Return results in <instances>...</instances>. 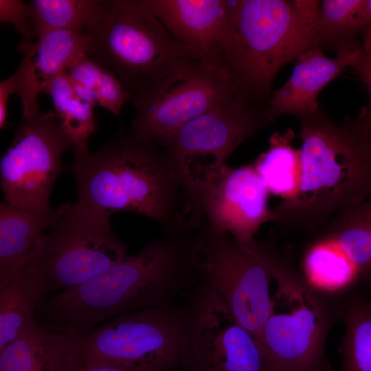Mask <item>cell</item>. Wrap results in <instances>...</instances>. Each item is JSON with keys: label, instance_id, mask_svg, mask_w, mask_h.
I'll return each mask as SVG.
<instances>
[{"label": "cell", "instance_id": "1", "mask_svg": "<svg viewBox=\"0 0 371 371\" xmlns=\"http://www.w3.org/2000/svg\"><path fill=\"white\" fill-rule=\"evenodd\" d=\"M196 234H164L83 283L43 299L35 317L49 329L85 333L123 313L177 307L201 279Z\"/></svg>", "mask_w": 371, "mask_h": 371}, {"label": "cell", "instance_id": "2", "mask_svg": "<svg viewBox=\"0 0 371 371\" xmlns=\"http://www.w3.org/2000/svg\"><path fill=\"white\" fill-rule=\"evenodd\" d=\"M74 154L71 170L79 202L109 215L143 214L168 235L199 229L196 189L162 146L132 131L121 132L94 153Z\"/></svg>", "mask_w": 371, "mask_h": 371}, {"label": "cell", "instance_id": "3", "mask_svg": "<svg viewBox=\"0 0 371 371\" xmlns=\"http://www.w3.org/2000/svg\"><path fill=\"white\" fill-rule=\"evenodd\" d=\"M297 119L300 189L271 211L273 222L282 229L316 232L339 212L371 196V137L359 115L338 125L319 106Z\"/></svg>", "mask_w": 371, "mask_h": 371}, {"label": "cell", "instance_id": "4", "mask_svg": "<svg viewBox=\"0 0 371 371\" xmlns=\"http://www.w3.org/2000/svg\"><path fill=\"white\" fill-rule=\"evenodd\" d=\"M322 45L291 1H229L219 66L236 95L266 107L273 80L289 63Z\"/></svg>", "mask_w": 371, "mask_h": 371}, {"label": "cell", "instance_id": "5", "mask_svg": "<svg viewBox=\"0 0 371 371\" xmlns=\"http://www.w3.org/2000/svg\"><path fill=\"white\" fill-rule=\"evenodd\" d=\"M82 33L87 54L113 72L132 97L183 66L204 60L177 41L143 0L100 1Z\"/></svg>", "mask_w": 371, "mask_h": 371}, {"label": "cell", "instance_id": "6", "mask_svg": "<svg viewBox=\"0 0 371 371\" xmlns=\"http://www.w3.org/2000/svg\"><path fill=\"white\" fill-rule=\"evenodd\" d=\"M110 217L79 201L65 203L60 218L38 243L23 272L35 282L43 299L83 283L126 256Z\"/></svg>", "mask_w": 371, "mask_h": 371}, {"label": "cell", "instance_id": "7", "mask_svg": "<svg viewBox=\"0 0 371 371\" xmlns=\"http://www.w3.org/2000/svg\"><path fill=\"white\" fill-rule=\"evenodd\" d=\"M274 280L291 308L273 311L262 329L259 343L266 371H331L326 344L339 322L341 295L312 288L291 260L278 267Z\"/></svg>", "mask_w": 371, "mask_h": 371}, {"label": "cell", "instance_id": "8", "mask_svg": "<svg viewBox=\"0 0 371 371\" xmlns=\"http://www.w3.org/2000/svg\"><path fill=\"white\" fill-rule=\"evenodd\" d=\"M199 235L201 278L225 300L238 323L259 341L274 311L270 287L283 252L272 239L240 242L205 225Z\"/></svg>", "mask_w": 371, "mask_h": 371}, {"label": "cell", "instance_id": "9", "mask_svg": "<svg viewBox=\"0 0 371 371\" xmlns=\"http://www.w3.org/2000/svg\"><path fill=\"white\" fill-rule=\"evenodd\" d=\"M179 306V371H266L259 341L202 278Z\"/></svg>", "mask_w": 371, "mask_h": 371}, {"label": "cell", "instance_id": "10", "mask_svg": "<svg viewBox=\"0 0 371 371\" xmlns=\"http://www.w3.org/2000/svg\"><path fill=\"white\" fill-rule=\"evenodd\" d=\"M179 327V306L117 315L76 335L82 363L131 371H176Z\"/></svg>", "mask_w": 371, "mask_h": 371}, {"label": "cell", "instance_id": "11", "mask_svg": "<svg viewBox=\"0 0 371 371\" xmlns=\"http://www.w3.org/2000/svg\"><path fill=\"white\" fill-rule=\"evenodd\" d=\"M234 95L221 67L204 60L190 63L131 98L136 111L131 131L155 142Z\"/></svg>", "mask_w": 371, "mask_h": 371}, {"label": "cell", "instance_id": "12", "mask_svg": "<svg viewBox=\"0 0 371 371\" xmlns=\"http://www.w3.org/2000/svg\"><path fill=\"white\" fill-rule=\"evenodd\" d=\"M265 108L234 95L155 142L195 186L226 165L233 152L269 124Z\"/></svg>", "mask_w": 371, "mask_h": 371}, {"label": "cell", "instance_id": "13", "mask_svg": "<svg viewBox=\"0 0 371 371\" xmlns=\"http://www.w3.org/2000/svg\"><path fill=\"white\" fill-rule=\"evenodd\" d=\"M73 148L54 111L22 120L1 158L5 201L30 211L50 208L53 186L63 171L61 157Z\"/></svg>", "mask_w": 371, "mask_h": 371}, {"label": "cell", "instance_id": "14", "mask_svg": "<svg viewBox=\"0 0 371 371\" xmlns=\"http://www.w3.org/2000/svg\"><path fill=\"white\" fill-rule=\"evenodd\" d=\"M194 187L201 225L214 232L247 242L263 224L273 221L267 205L269 192L253 164L238 168L226 164Z\"/></svg>", "mask_w": 371, "mask_h": 371}, {"label": "cell", "instance_id": "15", "mask_svg": "<svg viewBox=\"0 0 371 371\" xmlns=\"http://www.w3.org/2000/svg\"><path fill=\"white\" fill-rule=\"evenodd\" d=\"M143 1L177 41L198 52L205 61L219 66L229 1Z\"/></svg>", "mask_w": 371, "mask_h": 371}, {"label": "cell", "instance_id": "16", "mask_svg": "<svg viewBox=\"0 0 371 371\" xmlns=\"http://www.w3.org/2000/svg\"><path fill=\"white\" fill-rule=\"evenodd\" d=\"M18 49L23 58L14 72L16 93L22 104V120H30L39 114V93L75 58L87 54V41L82 32L55 30L41 35L36 42L23 41Z\"/></svg>", "mask_w": 371, "mask_h": 371}, {"label": "cell", "instance_id": "17", "mask_svg": "<svg viewBox=\"0 0 371 371\" xmlns=\"http://www.w3.org/2000/svg\"><path fill=\"white\" fill-rule=\"evenodd\" d=\"M361 47L357 41L337 48L335 58H328L322 48L311 49L296 60L287 82L271 95L265 108L269 123L282 115L297 117L315 112L322 89L348 67L353 54Z\"/></svg>", "mask_w": 371, "mask_h": 371}, {"label": "cell", "instance_id": "18", "mask_svg": "<svg viewBox=\"0 0 371 371\" xmlns=\"http://www.w3.org/2000/svg\"><path fill=\"white\" fill-rule=\"evenodd\" d=\"M82 363L77 336L49 329L35 316L0 351V371H76Z\"/></svg>", "mask_w": 371, "mask_h": 371}, {"label": "cell", "instance_id": "19", "mask_svg": "<svg viewBox=\"0 0 371 371\" xmlns=\"http://www.w3.org/2000/svg\"><path fill=\"white\" fill-rule=\"evenodd\" d=\"M64 208L65 204L56 210L30 211L1 203L0 282L23 273L34 248Z\"/></svg>", "mask_w": 371, "mask_h": 371}, {"label": "cell", "instance_id": "20", "mask_svg": "<svg viewBox=\"0 0 371 371\" xmlns=\"http://www.w3.org/2000/svg\"><path fill=\"white\" fill-rule=\"evenodd\" d=\"M316 238L338 249L355 266L362 292L371 293V196L334 216Z\"/></svg>", "mask_w": 371, "mask_h": 371}, {"label": "cell", "instance_id": "21", "mask_svg": "<svg viewBox=\"0 0 371 371\" xmlns=\"http://www.w3.org/2000/svg\"><path fill=\"white\" fill-rule=\"evenodd\" d=\"M339 322L344 334L338 348L341 364L337 371H371V304L361 290L341 297Z\"/></svg>", "mask_w": 371, "mask_h": 371}, {"label": "cell", "instance_id": "22", "mask_svg": "<svg viewBox=\"0 0 371 371\" xmlns=\"http://www.w3.org/2000/svg\"><path fill=\"white\" fill-rule=\"evenodd\" d=\"M303 276L314 289L342 295L359 285V273L350 261L331 244L315 238L302 258Z\"/></svg>", "mask_w": 371, "mask_h": 371}, {"label": "cell", "instance_id": "23", "mask_svg": "<svg viewBox=\"0 0 371 371\" xmlns=\"http://www.w3.org/2000/svg\"><path fill=\"white\" fill-rule=\"evenodd\" d=\"M294 137L291 128L273 133L269 148L253 163L269 192L283 200L293 198L301 183L300 150L293 147Z\"/></svg>", "mask_w": 371, "mask_h": 371}, {"label": "cell", "instance_id": "24", "mask_svg": "<svg viewBox=\"0 0 371 371\" xmlns=\"http://www.w3.org/2000/svg\"><path fill=\"white\" fill-rule=\"evenodd\" d=\"M66 73L76 93L94 106H101L118 116L124 103L131 98L119 78L87 54L75 58Z\"/></svg>", "mask_w": 371, "mask_h": 371}, {"label": "cell", "instance_id": "25", "mask_svg": "<svg viewBox=\"0 0 371 371\" xmlns=\"http://www.w3.org/2000/svg\"><path fill=\"white\" fill-rule=\"evenodd\" d=\"M42 299L36 284L25 273L0 282V351L23 333Z\"/></svg>", "mask_w": 371, "mask_h": 371}, {"label": "cell", "instance_id": "26", "mask_svg": "<svg viewBox=\"0 0 371 371\" xmlns=\"http://www.w3.org/2000/svg\"><path fill=\"white\" fill-rule=\"evenodd\" d=\"M44 91L51 97L54 112L74 150H88V139L97 129L94 106L76 93L66 71L55 78Z\"/></svg>", "mask_w": 371, "mask_h": 371}, {"label": "cell", "instance_id": "27", "mask_svg": "<svg viewBox=\"0 0 371 371\" xmlns=\"http://www.w3.org/2000/svg\"><path fill=\"white\" fill-rule=\"evenodd\" d=\"M100 1L32 0L27 3L30 21L36 38L51 31L82 32Z\"/></svg>", "mask_w": 371, "mask_h": 371}, {"label": "cell", "instance_id": "28", "mask_svg": "<svg viewBox=\"0 0 371 371\" xmlns=\"http://www.w3.org/2000/svg\"><path fill=\"white\" fill-rule=\"evenodd\" d=\"M363 0H324L321 1L313 28L322 46L338 47L357 39L355 22Z\"/></svg>", "mask_w": 371, "mask_h": 371}, {"label": "cell", "instance_id": "29", "mask_svg": "<svg viewBox=\"0 0 371 371\" xmlns=\"http://www.w3.org/2000/svg\"><path fill=\"white\" fill-rule=\"evenodd\" d=\"M0 21L12 24L24 41H32L35 35L28 15L27 3L20 0H0Z\"/></svg>", "mask_w": 371, "mask_h": 371}, {"label": "cell", "instance_id": "30", "mask_svg": "<svg viewBox=\"0 0 371 371\" xmlns=\"http://www.w3.org/2000/svg\"><path fill=\"white\" fill-rule=\"evenodd\" d=\"M348 67L356 71L368 92V103L360 113L371 115V52L363 50L362 47L359 48L352 56Z\"/></svg>", "mask_w": 371, "mask_h": 371}, {"label": "cell", "instance_id": "31", "mask_svg": "<svg viewBox=\"0 0 371 371\" xmlns=\"http://www.w3.org/2000/svg\"><path fill=\"white\" fill-rule=\"evenodd\" d=\"M18 78L14 73L7 79L0 82V128L7 125L8 102L10 95L17 93Z\"/></svg>", "mask_w": 371, "mask_h": 371}, {"label": "cell", "instance_id": "32", "mask_svg": "<svg viewBox=\"0 0 371 371\" xmlns=\"http://www.w3.org/2000/svg\"><path fill=\"white\" fill-rule=\"evenodd\" d=\"M291 2L301 20L313 27L319 13L321 3L315 0H296Z\"/></svg>", "mask_w": 371, "mask_h": 371}, {"label": "cell", "instance_id": "33", "mask_svg": "<svg viewBox=\"0 0 371 371\" xmlns=\"http://www.w3.org/2000/svg\"><path fill=\"white\" fill-rule=\"evenodd\" d=\"M371 26V0H363L355 22L356 33Z\"/></svg>", "mask_w": 371, "mask_h": 371}, {"label": "cell", "instance_id": "34", "mask_svg": "<svg viewBox=\"0 0 371 371\" xmlns=\"http://www.w3.org/2000/svg\"><path fill=\"white\" fill-rule=\"evenodd\" d=\"M76 371H131L125 368L117 366L104 365V364H94V363H82Z\"/></svg>", "mask_w": 371, "mask_h": 371}, {"label": "cell", "instance_id": "35", "mask_svg": "<svg viewBox=\"0 0 371 371\" xmlns=\"http://www.w3.org/2000/svg\"><path fill=\"white\" fill-rule=\"evenodd\" d=\"M359 34L361 37V47L363 50L371 52V26L363 29Z\"/></svg>", "mask_w": 371, "mask_h": 371}, {"label": "cell", "instance_id": "36", "mask_svg": "<svg viewBox=\"0 0 371 371\" xmlns=\"http://www.w3.org/2000/svg\"><path fill=\"white\" fill-rule=\"evenodd\" d=\"M359 115L366 122L367 126H368V129L370 135L371 137V115H363V114L359 113Z\"/></svg>", "mask_w": 371, "mask_h": 371}, {"label": "cell", "instance_id": "37", "mask_svg": "<svg viewBox=\"0 0 371 371\" xmlns=\"http://www.w3.org/2000/svg\"><path fill=\"white\" fill-rule=\"evenodd\" d=\"M368 300H369L370 303L371 304V293L369 295V296H368Z\"/></svg>", "mask_w": 371, "mask_h": 371}]
</instances>
